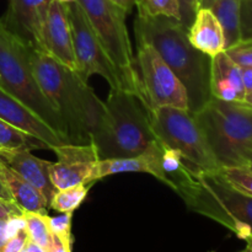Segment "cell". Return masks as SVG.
Listing matches in <instances>:
<instances>
[{"mask_svg":"<svg viewBox=\"0 0 252 252\" xmlns=\"http://www.w3.org/2000/svg\"><path fill=\"white\" fill-rule=\"evenodd\" d=\"M137 41L145 42L160 54L176 74L189 96V111L196 113L211 100V57L194 48L189 29L180 20L166 16L134 20Z\"/></svg>","mask_w":252,"mask_h":252,"instance_id":"2","label":"cell"},{"mask_svg":"<svg viewBox=\"0 0 252 252\" xmlns=\"http://www.w3.org/2000/svg\"><path fill=\"white\" fill-rule=\"evenodd\" d=\"M22 216H24V212L16 206L15 202L0 198V220H2V219L17 218V217Z\"/></svg>","mask_w":252,"mask_h":252,"instance_id":"32","label":"cell"},{"mask_svg":"<svg viewBox=\"0 0 252 252\" xmlns=\"http://www.w3.org/2000/svg\"><path fill=\"white\" fill-rule=\"evenodd\" d=\"M176 193L191 211L218 221L243 240L252 236V197L234 189L218 170L193 172Z\"/></svg>","mask_w":252,"mask_h":252,"instance_id":"4","label":"cell"},{"mask_svg":"<svg viewBox=\"0 0 252 252\" xmlns=\"http://www.w3.org/2000/svg\"><path fill=\"white\" fill-rule=\"evenodd\" d=\"M244 102L248 103L249 106H251V107H252V91H251V93L246 94L245 98H244Z\"/></svg>","mask_w":252,"mask_h":252,"instance_id":"39","label":"cell"},{"mask_svg":"<svg viewBox=\"0 0 252 252\" xmlns=\"http://www.w3.org/2000/svg\"><path fill=\"white\" fill-rule=\"evenodd\" d=\"M103 105L102 117L91 135L100 160L138 157L158 139L152 110L143 96L123 89H111Z\"/></svg>","mask_w":252,"mask_h":252,"instance_id":"3","label":"cell"},{"mask_svg":"<svg viewBox=\"0 0 252 252\" xmlns=\"http://www.w3.org/2000/svg\"><path fill=\"white\" fill-rule=\"evenodd\" d=\"M34 78L65 126L69 144H89L100 123L103 101L88 81L49 54L31 49Z\"/></svg>","mask_w":252,"mask_h":252,"instance_id":"1","label":"cell"},{"mask_svg":"<svg viewBox=\"0 0 252 252\" xmlns=\"http://www.w3.org/2000/svg\"><path fill=\"white\" fill-rule=\"evenodd\" d=\"M243 252H250L249 250H245V251H243Z\"/></svg>","mask_w":252,"mask_h":252,"instance_id":"45","label":"cell"},{"mask_svg":"<svg viewBox=\"0 0 252 252\" xmlns=\"http://www.w3.org/2000/svg\"><path fill=\"white\" fill-rule=\"evenodd\" d=\"M240 68L244 88H245L246 94H249L252 91V66H240Z\"/></svg>","mask_w":252,"mask_h":252,"instance_id":"33","label":"cell"},{"mask_svg":"<svg viewBox=\"0 0 252 252\" xmlns=\"http://www.w3.org/2000/svg\"><path fill=\"white\" fill-rule=\"evenodd\" d=\"M202 6L208 7L220 24L225 38V49L241 41L240 0H202Z\"/></svg>","mask_w":252,"mask_h":252,"instance_id":"20","label":"cell"},{"mask_svg":"<svg viewBox=\"0 0 252 252\" xmlns=\"http://www.w3.org/2000/svg\"><path fill=\"white\" fill-rule=\"evenodd\" d=\"M241 41L252 39V0H240Z\"/></svg>","mask_w":252,"mask_h":252,"instance_id":"29","label":"cell"},{"mask_svg":"<svg viewBox=\"0 0 252 252\" xmlns=\"http://www.w3.org/2000/svg\"><path fill=\"white\" fill-rule=\"evenodd\" d=\"M189 39L194 48L211 58L225 51L223 29L208 7L202 6L197 11L189 27Z\"/></svg>","mask_w":252,"mask_h":252,"instance_id":"18","label":"cell"},{"mask_svg":"<svg viewBox=\"0 0 252 252\" xmlns=\"http://www.w3.org/2000/svg\"><path fill=\"white\" fill-rule=\"evenodd\" d=\"M0 89L11 95L53 128L69 144L65 126L34 78L31 48L0 19Z\"/></svg>","mask_w":252,"mask_h":252,"instance_id":"5","label":"cell"},{"mask_svg":"<svg viewBox=\"0 0 252 252\" xmlns=\"http://www.w3.org/2000/svg\"><path fill=\"white\" fill-rule=\"evenodd\" d=\"M42 33L44 52L66 68L76 71L70 22L65 4L52 0Z\"/></svg>","mask_w":252,"mask_h":252,"instance_id":"13","label":"cell"},{"mask_svg":"<svg viewBox=\"0 0 252 252\" xmlns=\"http://www.w3.org/2000/svg\"><path fill=\"white\" fill-rule=\"evenodd\" d=\"M20 252H26V250H25V248H24V249H22V250L20 251Z\"/></svg>","mask_w":252,"mask_h":252,"instance_id":"43","label":"cell"},{"mask_svg":"<svg viewBox=\"0 0 252 252\" xmlns=\"http://www.w3.org/2000/svg\"><path fill=\"white\" fill-rule=\"evenodd\" d=\"M25 228L24 216L17 218L2 219L0 220V252L9 241L10 238L15 235L19 230Z\"/></svg>","mask_w":252,"mask_h":252,"instance_id":"28","label":"cell"},{"mask_svg":"<svg viewBox=\"0 0 252 252\" xmlns=\"http://www.w3.org/2000/svg\"><path fill=\"white\" fill-rule=\"evenodd\" d=\"M218 172L234 189L252 197V170L248 165L223 166L219 167Z\"/></svg>","mask_w":252,"mask_h":252,"instance_id":"25","label":"cell"},{"mask_svg":"<svg viewBox=\"0 0 252 252\" xmlns=\"http://www.w3.org/2000/svg\"><path fill=\"white\" fill-rule=\"evenodd\" d=\"M135 5L139 16H166L181 21L179 0H135Z\"/></svg>","mask_w":252,"mask_h":252,"instance_id":"24","label":"cell"},{"mask_svg":"<svg viewBox=\"0 0 252 252\" xmlns=\"http://www.w3.org/2000/svg\"><path fill=\"white\" fill-rule=\"evenodd\" d=\"M49 149L43 142L37 138L17 129L14 126L0 118V153L16 152V150Z\"/></svg>","mask_w":252,"mask_h":252,"instance_id":"21","label":"cell"},{"mask_svg":"<svg viewBox=\"0 0 252 252\" xmlns=\"http://www.w3.org/2000/svg\"><path fill=\"white\" fill-rule=\"evenodd\" d=\"M112 1H115L117 5H120V6L122 7V9H125L127 12H129L130 10L133 9V6L135 5V0H112Z\"/></svg>","mask_w":252,"mask_h":252,"instance_id":"37","label":"cell"},{"mask_svg":"<svg viewBox=\"0 0 252 252\" xmlns=\"http://www.w3.org/2000/svg\"><path fill=\"white\" fill-rule=\"evenodd\" d=\"M56 162L49 165L52 184L58 191L94 182V172L100 159L93 143L89 144H62L54 147Z\"/></svg>","mask_w":252,"mask_h":252,"instance_id":"11","label":"cell"},{"mask_svg":"<svg viewBox=\"0 0 252 252\" xmlns=\"http://www.w3.org/2000/svg\"><path fill=\"white\" fill-rule=\"evenodd\" d=\"M225 52L239 66H252V39L240 41Z\"/></svg>","mask_w":252,"mask_h":252,"instance_id":"27","label":"cell"},{"mask_svg":"<svg viewBox=\"0 0 252 252\" xmlns=\"http://www.w3.org/2000/svg\"><path fill=\"white\" fill-rule=\"evenodd\" d=\"M1 161H5V160H4V158H2L1 153H0V162H1Z\"/></svg>","mask_w":252,"mask_h":252,"instance_id":"42","label":"cell"},{"mask_svg":"<svg viewBox=\"0 0 252 252\" xmlns=\"http://www.w3.org/2000/svg\"><path fill=\"white\" fill-rule=\"evenodd\" d=\"M212 97L223 101H244L246 96L241 68L226 54L220 52L211 59Z\"/></svg>","mask_w":252,"mask_h":252,"instance_id":"15","label":"cell"},{"mask_svg":"<svg viewBox=\"0 0 252 252\" xmlns=\"http://www.w3.org/2000/svg\"><path fill=\"white\" fill-rule=\"evenodd\" d=\"M2 158L9 167L17 175L26 180L30 185L38 189L51 206V201L58 189L52 184L49 176L51 161H46L36 158L30 150H16V152H2Z\"/></svg>","mask_w":252,"mask_h":252,"instance_id":"16","label":"cell"},{"mask_svg":"<svg viewBox=\"0 0 252 252\" xmlns=\"http://www.w3.org/2000/svg\"><path fill=\"white\" fill-rule=\"evenodd\" d=\"M245 241L248 243V250L252 252V236H250V238L245 239Z\"/></svg>","mask_w":252,"mask_h":252,"instance_id":"40","label":"cell"},{"mask_svg":"<svg viewBox=\"0 0 252 252\" xmlns=\"http://www.w3.org/2000/svg\"><path fill=\"white\" fill-rule=\"evenodd\" d=\"M51 2L52 0H9L1 20L30 48L44 52L42 32Z\"/></svg>","mask_w":252,"mask_h":252,"instance_id":"12","label":"cell"},{"mask_svg":"<svg viewBox=\"0 0 252 252\" xmlns=\"http://www.w3.org/2000/svg\"><path fill=\"white\" fill-rule=\"evenodd\" d=\"M0 118L17 129L43 142L49 149L66 144L58 133L49 127L33 111L0 89Z\"/></svg>","mask_w":252,"mask_h":252,"instance_id":"14","label":"cell"},{"mask_svg":"<svg viewBox=\"0 0 252 252\" xmlns=\"http://www.w3.org/2000/svg\"><path fill=\"white\" fill-rule=\"evenodd\" d=\"M47 216L48 214L26 212V213H24V220L25 229H26L30 240L38 244L48 251L51 246L53 245L54 236L48 226Z\"/></svg>","mask_w":252,"mask_h":252,"instance_id":"22","label":"cell"},{"mask_svg":"<svg viewBox=\"0 0 252 252\" xmlns=\"http://www.w3.org/2000/svg\"><path fill=\"white\" fill-rule=\"evenodd\" d=\"M58 1L63 2V4H68V2H73V1H76V0H58Z\"/></svg>","mask_w":252,"mask_h":252,"instance_id":"41","label":"cell"},{"mask_svg":"<svg viewBox=\"0 0 252 252\" xmlns=\"http://www.w3.org/2000/svg\"><path fill=\"white\" fill-rule=\"evenodd\" d=\"M111 61L125 75L130 88L142 95L135 57L126 25L127 11L112 0H76ZM144 98V97H143Z\"/></svg>","mask_w":252,"mask_h":252,"instance_id":"8","label":"cell"},{"mask_svg":"<svg viewBox=\"0 0 252 252\" xmlns=\"http://www.w3.org/2000/svg\"><path fill=\"white\" fill-rule=\"evenodd\" d=\"M138 79L142 96L150 110L159 107H175L189 110V96L176 74L145 42L137 41Z\"/></svg>","mask_w":252,"mask_h":252,"instance_id":"10","label":"cell"},{"mask_svg":"<svg viewBox=\"0 0 252 252\" xmlns=\"http://www.w3.org/2000/svg\"><path fill=\"white\" fill-rule=\"evenodd\" d=\"M25 250H26V252H48L46 249L42 248V246L38 245V244L31 241L30 239L26 243V245H25Z\"/></svg>","mask_w":252,"mask_h":252,"instance_id":"35","label":"cell"},{"mask_svg":"<svg viewBox=\"0 0 252 252\" xmlns=\"http://www.w3.org/2000/svg\"><path fill=\"white\" fill-rule=\"evenodd\" d=\"M160 149L161 142L155 140L144 153L134 158L125 159L98 160L96 164L94 180H100L106 176L121 172H145L160 179Z\"/></svg>","mask_w":252,"mask_h":252,"instance_id":"17","label":"cell"},{"mask_svg":"<svg viewBox=\"0 0 252 252\" xmlns=\"http://www.w3.org/2000/svg\"><path fill=\"white\" fill-rule=\"evenodd\" d=\"M219 166H241V152L252 139V107L244 101L211 100L193 113Z\"/></svg>","mask_w":252,"mask_h":252,"instance_id":"6","label":"cell"},{"mask_svg":"<svg viewBox=\"0 0 252 252\" xmlns=\"http://www.w3.org/2000/svg\"><path fill=\"white\" fill-rule=\"evenodd\" d=\"M181 22L189 29L194 20L197 11L201 9L202 0H179Z\"/></svg>","mask_w":252,"mask_h":252,"instance_id":"30","label":"cell"},{"mask_svg":"<svg viewBox=\"0 0 252 252\" xmlns=\"http://www.w3.org/2000/svg\"><path fill=\"white\" fill-rule=\"evenodd\" d=\"M0 180L11 194L12 201L24 213L32 212L48 214L49 204L47 203L41 192L17 175L11 167L7 166L5 161L0 162Z\"/></svg>","mask_w":252,"mask_h":252,"instance_id":"19","label":"cell"},{"mask_svg":"<svg viewBox=\"0 0 252 252\" xmlns=\"http://www.w3.org/2000/svg\"><path fill=\"white\" fill-rule=\"evenodd\" d=\"M248 166H249V167H250V169L252 170V164H251V165H248Z\"/></svg>","mask_w":252,"mask_h":252,"instance_id":"44","label":"cell"},{"mask_svg":"<svg viewBox=\"0 0 252 252\" xmlns=\"http://www.w3.org/2000/svg\"><path fill=\"white\" fill-rule=\"evenodd\" d=\"M65 6L70 22L76 73L86 81L93 74H98L107 81L112 90L123 89L135 93L125 75L111 61L78 1L68 2Z\"/></svg>","mask_w":252,"mask_h":252,"instance_id":"9","label":"cell"},{"mask_svg":"<svg viewBox=\"0 0 252 252\" xmlns=\"http://www.w3.org/2000/svg\"><path fill=\"white\" fill-rule=\"evenodd\" d=\"M153 128L158 139L181 153L192 169L201 172L219 170L196 116L189 110L159 107L152 111Z\"/></svg>","mask_w":252,"mask_h":252,"instance_id":"7","label":"cell"},{"mask_svg":"<svg viewBox=\"0 0 252 252\" xmlns=\"http://www.w3.org/2000/svg\"><path fill=\"white\" fill-rule=\"evenodd\" d=\"M27 241H29V235H27L26 229L24 228L17 231L12 238L9 239L1 252H20L25 248Z\"/></svg>","mask_w":252,"mask_h":252,"instance_id":"31","label":"cell"},{"mask_svg":"<svg viewBox=\"0 0 252 252\" xmlns=\"http://www.w3.org/2000/svg\"><path fill=\"white\" fill-rule=\"evenodd\" d=\"M71 218L73 213H63L58 217H48L47 221L51 233L58 239L66 249L71 250Z\"/></svg>","mask_w":252,"mask_h":252,"instance_id":"26","label":"cell"},{"mask_svg":"<svg viewBox=\"0 0 252 252\" xmlns=\"http://www.w3.org/2000/svg\"><path fill=\"white\" fill-rule=\"evenodd\" d=\"M48 252H71V250L70 249H66L65 246L58 240V239L54 238L53 245L51 246V249H49Z\"/></svg>","mask_w":252,"mask_h":252,"instance_id":"36","label":"cell"},{"mask_svg":"<svg viewBox=\"0 0 252 252\" xmlns=\"http://www.w3.org/2000/svg\"><path fill=\"white\" fill-rule=\"evenodd\" d=\"M241 160H243L244 165L252 164V139L249 140L244 147L243 152H241Z\"/></svg>","mask_w":252,"mask_h":252,"instance_id":"34","label":"cell"},{"mask_svg":"<svg viewBox=\"0 0 252 252\" xmlns=\"http://www.w3.org/2000/svg\"><path fill=\"white\" fill-rule=\"evenodd\" d=\"M88 192L89 187L86 185H76L69 189L57 191L49 207L59 213H73L86 198Z\"/></svg>","mask_w":252,"mask_h":252,"instance_id":"23","label":"cell"},{"mask_svg":"<svg viewBox=\"0 0 252 252\" xmlns=\"http://www.w3.org/2000/svg\"><path fill=\"white\" fill-rule=\"evenodd\" d=\"M0 198L1 199H6V201H12V197L11 194L9 193V191L6 189V187L4 186V184L1 182V180H0Z\"/></svg>","mask_w":252,"mask_h":252,"instance_id":"38","label":"cell"}]
</instances>
